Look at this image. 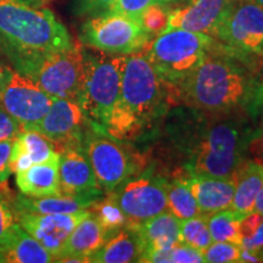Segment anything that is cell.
Instances as JSON below:
<instances>
[{
    "mask_svg": "<svg viewBox=\"0 0 263 263\" xmlns=\"http://www.w3.org/2000/svg\"><path fill=\"white\" fill-rule=\"evenodd\" d=\"M189 173L186 182L201 215L211 216L230 209L235 188L234 178H218L201 173Z\"/></svg>",
    "mask_w": 263,
    "mask_h": 263,
    "instance_id": "cell-17",
    "label": "cell"
},
{
    "mask_svg": "<svg viewBox=\"0 0 263 263\" xmlns=\"http://www.w3.org/2000/svg\"><path fill=\"white\" fill-rule=\"evenodd\" d=\"M207 217L209 216L197 215L186 219H180L182 242L200 251H203L212 244L213 240L210 234Z\"/></svg>",
    "mask_w": 263,
    "mask_h": 263,
    "instance_id": "cell-30",
    "label": "cell"
},
{
    "mask_svg": "<svg viewBox=\"0 0 263 263\" xmlns=\"http://www.w3.org/2000/svg\"><path fill=\"white\" fill-rule=\"evenodd\" d=\"M240 221L241 218L230 209L207 217V224L213 241H229L241 246Z\"/></svg>",
    "mask_w": 263,
    "mask_h": 263,
    "instance_id": "cell-27",
    "label": "cell"
},
{
    "mask_svg": "<svg viewBox=\"0 0 263 263\" xmlns=\"http://www.w3.org/2000/svg\"><path fill=\"white\" fill-rule=\"evenodd\" d=\"M134 226L137 227L138 234L143 242V255L159 251V250L170 249L182 242L180 219L170 211H164L140 224Z\"/></svg>",
    "mask_w": 263,
    "mask_h": 263,
    "instance_id": "cell-21",
    "label": "cell"
},
{
    "mask_svg": "<svg viewBox=\"0 0 263 263\" xmlns=\"http://www.w3.org/2000/svg\"><path fill=\"white\" fill-rule=\"evenodd\" d=\"M82 146L101 190L114 192L133 173V162L120 144L89 121Z\"/></svg>",
    "mask_w": 263,
    "mask_h": 263,
    "instance_id": "cell-9",
    "label": "cell"
},
{
    "mask_svg": "<svg viewBox=\"0 0 263 263\" xmlns=\"http://www.w3.org/2000/svg\"><path fill=\"white\" fill-rule=\"evenodd\" d=\"M110 236V233L103 228L97 217L89 210V213L72 230L59 257L80 256L89 259L90 256L97 252Z\"/></svg>",
    "mask_w": 263,
    "mask_h": 263,
    "instance_id": "cell-23",
    "label": "cell"
},
{
    "mask_svg": "<svg viewBox=\"0 0 263 263\" xmlns=\"http://www.w3.org/2000/svg\"><path fill=\"white\" fill-rule=\"evenodd\" d=\"M234 3L235 0H190L188 5L171 9L166 29H186L215 38Z\"/></svg>",
    "mask_w": 263,
    "mask_h": 263,
    "instance_id": "cell-15",
    "label": "cell"
},
{
    "mask_svg": "<svg viewBox=\"0 0 263 263\" xmlns=\"http://www.w3.org/2000/svg\"><path fill=\"white\" fill-rule=\"evenodd\" d=\"M144 246L137 227L126 224L106 240V242L89 257L93 263L139 262Z\"/></svg>",
    "mask_w": 263,
    "mask_h": 263,
    "instance_id": "cell-20",
    "label": "cell"
},
{
    "mask_svg": "<svg viewBox=\"0 0 263 263\" xmlns=\"http://www.w3.org/2000/svg\"><path fill=\"white\" fill-rule=\"evenodd\" d=\"M154 4H171V3L168 0H115L112 5L105 12L129 16V17L140 20V15Z\"/></svg>",
    "mask_w": 263,
    "mask_h": 263,
    "instance_id": "cell-34",
    "label": "cell"
},
{
    "mask_svg": "<svg viewBox=\"0 0 263 263\" xmlns=\"http://www.w3.org/2000/svg\"><path fill=\"white\" fill-rule=\"evenodd\" d=\"M101 190L76 195L60 194L45 197H31L18 194L12 196L11 203L16 212L73 213L82 210H89L101 199Z\"/></svg>",
    "mask_w": 263,
    "mask_h": 263,
    "instance_id": "cell-18",
    "label": "cell"
},
{
    "mask_svg": "<svg viewBox=\"0 0 263 263\" xmlns=\"http://www.w3.org/2000/svg\"><path fill=\"white\" fill-rule=\"evenodd\" d=\"M88 123L89 120L78 101L55 98L45 116L31 129L49 138L58 151L68 144L82 143Z\"/></svg>",
    "mask_w": 263,
    "mask_h": 263,
    "instance_id": "cell-13",
    "label": "cell"
},
{
    "mask_svg": "<svg viewBox=\"0 0 263 263\" xmlns=\"http://www.w3.org/2000/svg\"><path fill=\"white\" fill-rule=\"evenodd\" d=\"M70 32L48 8L0 0V55L22 72L33 60L73 47Z\"/></svg>",
    "mask_w": 263,
    "mask_h": 263,
    "instance_id": "cell-1",
    "label": "cell"
},
{
    "mask_svg": "<svg viewBox=\"0 0 263 263\" xmlns=\"http://www.w3.org/2000/svg\"><path fill=\"white\" fill-rule=\"evenodd\" d=\"M59 154L42 163H35L16 172V186L26 196L45 197L60 195Z\"/></svg>",
    "mask_w": 263,
    "mask_h": 263,
    "instance_id": "cell-19",
    "label": "cell"
},
{
    "mask_svg": "<svg viewBox=\"0 0 263 263\" xmlns=\"http://www.w3.org/2000/svg\"><path fill=\"white\" fill-rule=\"evenodd\" d=\"M167 180L151 173L126 179L114 192L127 224H140L167 210Z\"/></svg>",
    "mask_w": 263,
    "mask_h": 263,
    "instance_id": "cell-11",
    "label": "cell"
},
{
    "mask_svg": "<svg viewBox=\"0 0 263 263\" xmlns=\"http://www.w3.org/2000/svg\"><path fill=\"white\" fill-rule=\"evenodd\" d=\"M246 150L252 157V161L263 166V122L256 133L248 140Z\"/></svg>",
    "mask_w": 263,
    "mask_h": 263,
    "instance_id": "cell-38",
    "label": "cell"
},
{
    "mask_svg": "<svg viewBox=\"0 0 263 263\" xmlns=\"http://www.w3.org/2000/svg\"><path fill=\"white\" fill-rule=\"evenodd\" d=\"M21 130L20 123L0 104V141L15 139Z\"/></svg>",
    "mask_w": 263,
    "mask_h": 263,
    "instance_id": "cell-37",
    "label": "cell"
},
{
    "mask_svg": "<svg viewBox=\"0 0 263 263\" xmlns=\"http://www.w3.org/2000/svg\"><path fill=\"white\" fill-rule=\"evenodd\" d=\"M0 255L4 257L5 263H48L55 261L54 256L18 223L15 227L12 239Z\"/></svg>",
    "mask_w": 263,
    "mask_h": 263,
    "instance_id": "cell-25",
    "label": "cell"
},
{
    "mask_svg": "<svg viewBox=\"0 0 263 263\" xmlns=\"http://www.w3.org/2000/svg\"><path fill=\"white\" fill-rule=\"evenodd\" d=\"M11 71H12L11 66L9 67V66L3 64V62H0V94L3 93V90H4L6 84H8Z\"/></svg>",
    "mask_w": 263,
    "mask_h": 263,
    "instance_id": "cell-42",
    "label": "cell"
},
{
    "mask_svg": "<svg viewBox=\"0 0 263 263\" xmlns=\"http://www.w3.org/2000/svg\"><path fill=\"white\" fill-rule=\"evenodd\" d=\"M248 103L250 104L252 114L263 115V72L259 76L258 81L252 84Z\"/></svg>",
    "mask_w": 263,
    "mask_h": 263,
    "instance_id": "cell-39",
    "label": "cell"
},
{
    "mask_svg": "<svg viewBox=\"0 0 263 263\" xmlns=\"http://www.w3.org/2000/svg\"><path fill=\"white\" fill-rule=\"evenodd\" d=\"M58 153L60 156L59 180H60L61 194L76 195V194L100 192L101 188L97 182L82 143L68 144L60 147Z\"/></svg>",
    "mask_w": 263,
    "mask_h": 263,
    "instance_id": "cell-16",
    "label": "cell"
},
{
    "mask_svg": "<svg viewBox=\"0 0 263 263\" xmlns=\"http://www.w3.org/2000/svg\"><path fill=\"white\" fill-rule=\"evenodd\" d=\"M16 2L32 6V8H45L51 0H16Z\"/></svg>",
    "mask_w": 263,
    "mask_h": 263,
    "instance_id": "cell-43",
    "label": "cell"
},
{
    "mask_svg": "<svg viewBox=\"0 0 263 263\" xmlns=\"http://www.w3.org/2000/svg\"><path fill=\"white\" fill-rule=\"evenodd\" d=\"M211 35L186 29H166L141 50L166 83L180 84L215 47Z\"/></svg>",
    "mask_w": 263,
    "mask_h": 263,
    "instance_id": "cell-4",
    "label": "cell"
},
{
    "mask_svg": "<svg viewBox=\"0 0 263 263\" xmlns=\"http://www.w3.org/2000/svg\"><path fill=\"white\" fill-rule=\"evenodd\" d=\"M54 100L55 98L37 82L14 68L0 94V104L17 121L22 130L34 127L45 116Z\"/></svg>",
    "mask_w": 263,
    "mask_h": 263,
    "instance_id": "cell-12",
    "label": "cell"
},
{
    "mask_svg": "<svg viewBox=\"0 0 263 263\" xmlns=\"http://www.w3.org/2000/svg\"><path fill=\"white\" fill-rule=\"evenodd\" d=\"M248 140L236 121L226 120L207 126L190 153L189 172L218 178H234L244 162Z\"/></svg>",
    "mask_w": 263,
    "mask_h": 263,
    "instance_id": "cell-6",
    "label": "cell"
},
{
    "mask_svg": "<svg viewBox=\"0 0 263 263\" xmlns=\"http://www.w3.org/2000/svg\"><path fill=\"white\" fill-rule=\"evenodd\" d=\"M139 262L146 263H202L203 259L202 251L194 249L192 246L179 242L170 249L159 250V251L150 252L143 255Z\"/></svg>",
    "mask_w": 263,
    "mask_h": 263,
    "instance_id": "cell-28",
    "label": "cell"
},
{
    "mask_svg": "<svg viewBox=\"0 0 263 263\" xmlns=\"http://www.w3.org/2000/svg\"><path fill=\"white\" fill-rule=\"evenodd\" d=\"M241 248L257 254L263 261V221L251 238L241 240Z\"/></svg>",
    "mask_w": 263,
    "mask_h": 263,
    "instance_id": "cell-41",
    "label": "cell"
},
{
    "mask_svg": "<svg viewBox=\"0 0 263 263\" xmlns=\"http://www.w3.org/2000/svg\"><path fill=\"white\" fill-rule=\"evenodd\" d=\"M254 212H257L261 216H263V186L261 188V190L258 192L257 197H256Z\"/></svg>",
    "mask_w": 263,
    "mask_h": 263,
    "instance_id": "cell-44",
    "label": "cell"
},
{
    "mask_svg": "<svg viewBox=\"0 0 263 263\" xmlns=\"http://www.w3.org/2000/svg\"><path fill=\"white\" fill-rule=\"evenodd\" d=\"M105 199H100L97 203L90 207V211L97 217V219L103 226V228L111 235L117 230L123 228L127 224V218L118 206L112 193H107Z\"/></svg>",
    "mask_w": 263,
    "mask_h": 263,
    "instance_id": "cell-29",
    "label": "cell"
},
{
    "mask_svg": "<svg viewBox=\"0 0 263 263\" xmlns=\"http://www.w3.org/2000/svg\"><path fill=\"white\" fill-rule=\"evenodd\" d=\"M15 211V210H14ZM89 210L73 213H35L16 212L17 223L38 240L57 259L60 256L66 240ZM55 262V261H54Z\"/></svg>",
    "mask_w": 263,
    "mask_h": 263,
    "instance_id": "cell-14",
    "label": "cell"
},
{
    "mask_svg": "<svg viewBox=\"0 0 263 263\" xmlns=\"http://www.w3.org/2000/svg\"><path fill=\"white\" fill-rule=\"evenodd\" d=\"M55 144L37 130L26 129L15 138L11 155L12 173L35 163H42L58 155Z\"/></svg>",
    "mask_w": 263,
    "mask_h": 263,
    "instance_id": "cell-22",
    "label": "cell"
},
{
    "mask_svg": "<svg viewBox=\"0 0 263 263\" xmlns=\"http://www.w3.org/2000/svg\"><path fill=\"white\" fill-rule=\"evenodd\" d=\"M14 140H3L0 141V194L3 195L12 197L10 192L8 180L11 171V155L12 146H14Z\"/></svg>",
    "mask_w": 263,
    "mask_h": 263,
    "instance_id": "cell-35",
    "label": "cell"
},
{
    "mask_svg": "<svg viewBox=\"0 0 263 263\" xmlns=\"http://www.w3.org/2000/svg\"><path fill=\"white\" fill-rule=\"evenodd\" d=\"M0 263H5V261H4V257H3L2 255H0Z\"/></svg>",
    "mask_w": 263,
    "mask_h": 263,
    "instance_id": "cell-47",
    "label": "cell"
},
{
    "mask_svg": "<svg viewBox=\"0 0 263 263\" xmlns=\"http://www.w3.org/2000/svg\"><path fill=\"white\" fill-rule=\"evenodd\" d=\"M235 188L230 210L240 218L254 212L257 194L263 186V166L254 161H244L235 176Z\"/></svg>",
    "mask_w": 263,
    "mask_h": 263,
    "instance_id": "cell-24",
    "label": "cell"
},
{
    "mask_svg": "<svg viewBox=\"0 0 263 263\" xmlns=\"http://www.w3.org/2000/svg\"><path fill=\"white\" fill-rule=\"evenodd\" d=\"M171 4H173V3H183V2H190V0H168Z\"/></svg>",
    "mask_w": 263,
    "mask_h": 263,
    "instance_id": "cell-46",
    "label": "cell"
},
{
    "mask_svg": "<svg viewBox=\"0 0 263 263\" xmlns=\"http://www.w3.org/2000/svg\"><path fill=\"white\" fill-rule=\"evenodd\" d=\"M252 3H255L256 5H258L259 8H262L263 9V0H251Z\"/></svg>",
    "mask_w": 263,
    "mask_h": 263,
    "instance_id": "cell-45",
    "label": "cell"
},
{
    "mask_svg": "<svg viewBox=\"0 0 263 263\" xmlns=\"http://www.w3.org/2000/svg\"><path fill=\"white\" fill-rule=\"evenodd\" d=\"M263 221V216L259 215L257 212H252L240 221V235H241V240L251 238L257 230L258 226L261 224Z\"/></svg>",
    "mask_w": 263,
    "mask_h": 263,
    "instance_id": "cell-40",
    "label": "cell"
},
{
    "mask_svg": "<svg viewBox=\"0 0 263 263\" xmlns=\"http://www.w3.org/2000/svg\"><path fill=\"white\" fill-rule=\"evenodd\" d=\"M167 209L178 219L201 215L186 179H174L166 184Z\"/></svg>",
    "mask_w": 263,
    "mask_h": 263,
    "instance_id": "cell-26",
    "label": "cell"
},
{
    "mask_svg": "<svg viewBox=\"0 0 263 263\" xmlns=\"http://www.w3.org/2000/svg\"><path fill=\"white\" fill-rule=\"evenodd\" d=\"M151 38L139 18L107 12L88 17L80 29L82 44L114 55L141 51Z\"/></svg>",
    "mask_w": 263,
    "mask_h": 263,
    "instance_id": "cell-7",
    "label": "cell"
},
{
    "mask_svg": "<svg viewBox=\"0 0 263 263\" xmlns=\"http://www.w3.org/2000/svg\"><path fill=\"white\" fill-rule=\"evenodd\" d=\"M162 83L144 52L126 55L120 99L104 132L115 139L137 134L159 108L162 100Z\"/></svg>",
    "mask_w": 263,
    "mask_h": 263,
    "instance_id": "cell-2",
    "label": "cell"
},
{
    "mask_svg": "<svg viewBox=\"0 0 263 263\" xmlns=\"http://www.w3.org/2000/svg\"><path fill=\"white\" fill-rule=\"evenodd\" d=\"M12 197L0 194V252L4 250L14 235L17 219L11 203Z\"/></svg>",
    "mask_w": 263,
    "mask_h": 263,
    "instance_id": "cell-33",
    "label": "cell"
},
{
    "mask_svg": "<svg viewBox=\"0 0 263 263\" xmlns=\"http://www.w3.org/2000/svg\"><path fill=\"white\" fill-rule=\"evenodd\" d=\"M168 5L170 4H154L140 15L141 25L153 37L166 29L171 12Z\"/></svg>",
    "mask_w": 263,
    "mask_h": 263,
    "instance_id": "cell-32",
    "label": "cell"
},
{
    "mask_svg": "<svg viewBox=\"0 0 263 263\" xmlns=\"http://www.w3.org/2000/svg\"><path fill=\"white\" fill-rule=\"evenodd\" d=\"M202 255L207 263L240 262L241 246L229 241H212L209 248L203 250Z\"/></svg>",
    "mask_w": 263,
    "mask_h": 263,
    "instance_id": "cell-31",
    "label": "cell"
},
{
    "mask_svg": "<svg viewBox=\"0 0 263 263\" xmlns=\"http://www.w3.org/2000/svg\"><path fill=\"white\" fill-rule=\"evenodd\" d=\"M20 73L35 81L54 98L78 101L83 84L84 54L81 44L42 55Z\"/></svg>",
    "mask_w": 263,
    "mask_h": 263,
    "instance_id": "cell-8",
    "label": "cell"
},
{
    "mask_svg": "<svg viewBox=\"0 0 263 263\" xmlns=\"http://www.w3.org/2000/svg\"><path fill=\"white\" fill-rule=\"evenodd\" d=\"M240 58L263 57V9L251 0H235L216 37Z\"/></svg>",
    "mask_w": 263,
    "mask_h": 263,
    "instance_id": "cell-10",
    "label": "cell"
},
{
    "mask_svg": "<svg viewBox=\"0 0 263 263\" xmlns=\"http://www.w3.org/2000/svg\"><path fill=\"white\" fill-rule=\"evenodd\" d=\"M115 0H73L71 11L77 17H90L103 14Z\"/></svg>",
    "mask_w": 263,
    "mask_h": 263,
    "instance_id": "cell-36",
    "label": "cell"
},
{
    "mask_svg": "<svg viewBox=\"0 0 263 263\" xmlns=\"http://www.w3.org/2000/svg\"><path fill=\"white\" fill-rule=\"evenodd\" d=\"M83 84L78 103L91 123L105 129L121 93L126 55L84 50Z\"/></svg>",
    "mask_w": 263,
    "mask_h": 263,
    "instance_id": "cell-5",
    "label": "cell"
},
{
    "mask_svg": "<svg viewBox=\"0 0 263 263\" xmlns=\"http://www.w3.org/2000/svg\"><path fill=\"white\" fill-rule=\"evenodd\" d=\"M252 84L232 60L207 55L201 65L180 83L185 103L196 110L222 114L248 103Z\"/></svg>",
    "mask_w": 263,
    "mask_h": 263,
    "instance_id": "cell-3",
    "label": "cell"
}]
</instances>
